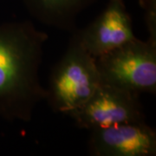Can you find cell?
I'll return each mask as SVG.
<instances>
[{"instance_id":"6da1fadb","label":"cell","mask_w":156,"mask_h":156,"mask_svg":"<svg viewBox=\"0 0 156 156\" xmlns=\"http://www.w3.org/2000/svg\"><path fill=\"white\" fill-rule=\"evenodd\" d=\"M48 34L30 21L0 24V116L29 122L46 99L39 69Z\"/></svg>"},{"instance_id":"7a4b0ae2","label":"cell","mask_w":156,"mask_h":156,"mask_svg":"<svg viewBox=\"0 0 156 156\" xmlns=\"http://www.w3.org/2000/svg\"><path fill=\"white\" fill-rule=\"evenodd\" d=\"M101 83L95 58L75 33L66 52L52 69L45 100L54 112L69 115L89 100Z\"/></svg>"},{"instance_id":"3957f363","label":"cell","mask_w":156,"mask_h":156,"mask_svg":"<svg viewBox=\"0 0 156 156\" xmlns=\"http://www.w3.org/2000/svg\"><path fill=\"white\" fill-rule=\"evenodd\" d=\"M95 61L101 83L138 95L155 93V42L135 38Z\"/></svg>"},{"instance_id":"277c9868","label":"cell","mask_w":156,"mask_h":156,"mask_svg":"<svg viewBox=\"0 0 156 156\" xmlns=\"http://www.w3.org/2000/svg\"><path fill=\"white\" fill-rule=\"evenodd\" d=\"M69 116L77 127L88 130L146 122L138 94L104 83H101L89 100Z\"/></svg>"},{"instance_id":"5b68a950","label":"cell","mask_w":156,"mask_h":156,"mask_svg":"<svg viewBox=\"0 0 156 156\" xmlns=\"http://www.w3.org/2000/svg\"><path fill=\"white\" fill-rule=\"evenodd\" d=\"M89 131L92 155H155L156 133L146 122L121 123Z\"/></svg>"},{"instance_id":"8992f818","label":"cell","mask_w":156,"mask_h":156,"mask_svg":"<svg viewBox=\"0 0 156 156\" xmlns=\"http://www.w3.org/2000/svg\"><path fill=\"white\" fill-rule=\"evenodd\" d=\"M76 35L83 47L95 58L136 38L124 0H108L94 22Z\"/></svg>"},{"instance_id":"52a82bcc","label":"cell","mask_w":156,"mask_h":156,"mask_svg":"<svg viewBox=\"0 0 156 156\" xmlns=\"http://www.w3.org/2000/svg\"><path fill=\"white\" fill-rule=\"evenodd\" d=\"M30 15L40 23L69 30L78 15L96 0H22Z\"/></svg>"},{"instance_id":"ba28073f","label":"cell","mask_w":156,"mask_h":156,"mask_svg":"<svg viewBox=\"0 0 156 156\" xmlns=\"http://www.w3.org/2000/svg\"><path fill=\"white\" fill-rule=\"evenodd\" d=\"M145 10L146 23L149 32V40L156 43V0H140Z\"/></svg>"}]
</instances>
